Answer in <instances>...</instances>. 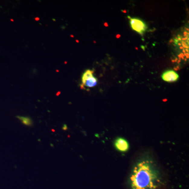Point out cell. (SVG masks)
I'll list each match as a JSON object with an SVG mask.
<instances>
[{"mask_svg":"<svg viewBox=\"0 0 189 189\" xmlns=\"http://www.w3.org/2000/svg\"><path fill=\"white\" fill-rule=\"evenodd\" d=\"M98 83V79L94 76L91 77V78L88 79L84 84H83V86L89 87V88H91L96 86L97 84Z\"/></svg>","mask_w":189,"mask_h":189,"instance_id":"obj_5","label":"cell"},{"mask_svg":"<svg viewBox=\"0 0 189 189\" xmlns=\"http://www.w3.org/2000/svg\"><path fill=\"white\" fill-rule=\"evenodd\" d=\"M115 147L119 151L126 152L129 149V143L122 138H118L115 141Z\"/></svg>","mask_w":189,"mask_h":189,"instance_id":"obj_4","label":"cell"},{"mask_svg":"<svg viewBox=\"0 0 189 189\" xmlns=\"http://www.w3.org/2000/svg\"><path fill=\"white\" fill-rule=\"evenodd\" d=\"M160 178L152 161L143 160L137 163L130 178L131 189H157Z\"/></svg>","mask_w":189,"mask_h":189,"instance_id":"obj_1","label":"cell"},{"mask_svg":"<svg viewBox=\"0 0 189 189\" xmlns=\"http://www.w3.org/2000/svg\"><path fill=\"white\" fill-rule=\"evenodd\" d=\"M161 77L163 81L168 83L175 82L178 81L179 78V75L173 70L165 71L162 74Z\"/></svg>","mask_w":189,"mask_h":189,"instance_id":"obj_3","label":"cell"},{"mask_svg":"<svg viewBox=\"0 0 189 189\" xmlns=\"http://www.w3.org/2000/svg\"><path fill=\"white\" fill-rule=\"evenodd\" d=\"M62 129H63V130H67V127L66 125H64V127L62 128Z\"/></svg>","mask_w":189,"mask_h":189,"instance_id":"obj_8","label":"cell"},{"mask_svg":"<svg viewBox=\"0 0 189 189\" xmlns=\"http://www.w3.org/2000/svg\"><path fill=\"white\" fill-rule=\"evenodd\" d=\"M94 71L93 70H90V69H87V71L85 72L83 74L82 77V81L83 84H84L85 82L88 79L91 78V77L94 76Z\"/></svg>","mask_w":189,"mask_h":189,"instance_id":"obj_6","label":"cell"},{"mask_svg":"<svg viewBox=\"0 0 189 189\" xmlns=\"http://www.w3.org/2000/svg\"><path fill=\"white\" fill-rule=\"evenodd\" d=\"M18 118L20 120L22 121L23 124L28 126H30L33 124L32 120L28 117H23V116H18Z\"/></svg>","mask_w":189,"mask_h":189,"instance_id":"obj_7","label":"cell"},{"mask_svg":"<svg viewBox=\"0 0 189 189\" xmlns=\"http://www.w3.org/2000/svg\"><path fill=\"white\" fill-rule=\"evenodd\" d=\"M129 18V23L131 27L135 32L139 33V34L143 35L148 28L147 24L141 19L138 18H132L128 16Z\"/></svg>","mask_w":189,"mask_h":189,"instance_id":"obj_2","label":"cell"}]
</instances>
